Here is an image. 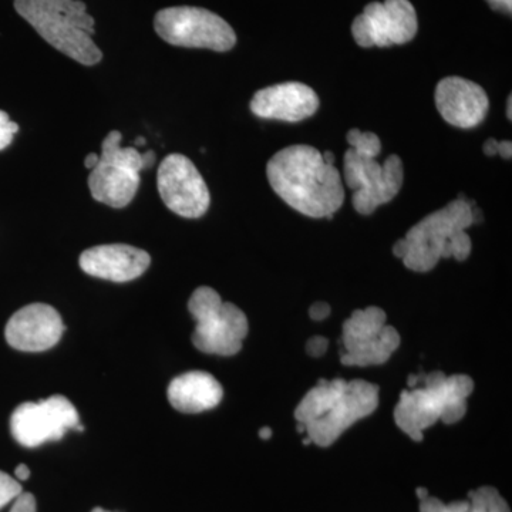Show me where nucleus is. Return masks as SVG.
Wrapping results in <instances>:
<instances>
[{"mask_svg":"<svg viewBox=\"0 0 512 512\" xmlns=\"http://www.w3.org/2000/svg\"><path fill=\"white\" fill-rule=\"evenodd\" d=\"M266 177L276 195L306 217L332 218L345 201L339 171L311 146L298 144L276 153L266 165Z\"/></svg>","mask_w":512,"mask_h":512,"instance_id":"nucleus-1","label":"nucleus"},{"mask_svg":"<svg viewBox=\"0 0 512 512\" xmlns=\"http://www.w3.org/2000/svg\"><path fill=\"white\" fill-rule=\"evenodd\" d=\"M379 386L366 380H319L301 400L295 419L319 447H329L360 419L375 413Z\"/></svg>","mask_w":512,"mask_h":512,"instance_id":"nucleus-2","label":"nucleus"},{"mask_svg":"<svg viewBox=\"0 0 512 512\" xmlns=\"http://www.w3.org/2000/svg\"><path fill=\"white\" fill-rule=\"evenodd\" d=\"M477 217L471 202L460 195L410 228L406 237L393 245V254L414 272H429L443 258L466 261L473 248L466 231L476 224Z\"/></svg>","mask_w":512,"mask_h":512,"instance_id":"nucleus-3","label":"nucleus"},{"mask_svg":"<svg viewBox=\"0 0 512 512\" xmlns=\"http://www.w3.org/2000/svg\"><path fill=\"white\" fill-rule=\"evenodd\" d=\"M474 390L470 376H447L433 372L416 376V386L400 394L394 409L397 426L414 441L423 440L424 430L441 420L454 424L467 413V399Z\"/></svg>","mask_w":512,"mask_h":512,"instance_id":"nucleus-4","label":"nucleus"},{"mask_svg":"<svg viewBox=\"0 0 512 512\" xmlns=\"http://www.w3.org/2000/svg\"><path fill=\"white\" fill-rule=\"evenodd\" d=\"M16 12L50 46L84 66H94L103 53L94 43V19L80 0H13Z\"/></svg>","mask_w":512,"mask_h":512,"instance_id":"nucleus-5","label":"nucleus"},{"mask_svg":"<svg viewBox=\"0 0 512 512\" xmlns=\"http://www.w3.org/2000/svg\"><path fill=\"white\" fill-rule=\"evenodd\" d=\"M154 163V151L141 154L137 148L121 147L120 131H111L101 144L99 164L89 175L92 197L109 207H127L140 187L141 171Z\"/></svg>","mask_w":512,"mask_h":512,"instance_id":"nucleus-6","label":"nucleus"},{"mask_svg":"<svg viewBox=\"0 0 512 512\" xmlns=\"http://www.w3.org/2000/svg\"><path fill=\"white\" fill-rule=\"evenodd\" d=\"M188 311L195 326L192 343L208 355L234 356L248 335V319L234 303L224 302L220 293L201 286L192 293Z\"/></svg>","mask_w":512,"mask_h":512,"instance_id":"nucleus-7","label":"nucleus"},{"mask_svg":"<svg viewBox=\"0 0 512 512\" xmlns=\"http://www.w3.org/2000/svg\"><path fill=\"white\" fill-rule=\"evenodd\" d=\"M154 29L170 45L188 49L228 52L237 43L234 29L221 16L192 6L160 10L154 18Z\"/></svg>","mask_w":512,"mask_h":512,"instance_id":"nucleus-8","label":"nucleus"},{"mask_svg":"<svg viewBox=\"0 0 512 512\" xmlns=\"http://www.w3.org/2000/svg\"><path fill=\"white\" fill-rule=\"evenodd\" d=\"M345 180L353 190V207L362 215H370L387 204L402 190L404 168L399 156L377 163L376 156L350 147L345 153Z\"/></svg>","mask_w":512,"mask_h":512,"instance_id":"nucleus-9","label":"nucleus"},{"mask_svg":"<svg viewBox=\"0 0 512 512\" xmlns=\"http://www.w3.org/2000/svg\"><path fill=\"white\" fill-rule=\"evenodd\" d=\"M386 313L377 306L357 309L343 323L340 356L345 366L383 365L400 346V335L386 323Z\"/></svg>","mask_w":512,"mask_h":512,"instance_id":"nucleus-10","label":"nucleus"},{"mask_svg":"<svg viewBox=\"0 0 512 512\" xmlns=\"http://www.w3.org/2000/svg\"><path fill=\"white\" fill-rule=\"evenodd\" d=\"M79 424L76 407L60 394L42 402L20 404L10 417L12 436L29 448L63 439L67 430L77 429Z\"/></svg>","mask_w":512,"mask_h":512,"instance_id":"nucleus-11","label":"nucleus"},{"mask_svg":"<svg viewBox=\"0 0 512 512\" xmlns=\"http://www.w3.org/2000/svg\"><path fill=\"white\" fill-rule=\"evenodd\" d=\"M419 30L416 9L409 0L369 3L352 25V35L362 47L404 45Z\"/></svg>","mask_w":512,"mask_h":512,"instance_id":"nucleus-12","label":"nucleus"},{"mask_svg":"<svg viewBox=\"0 0 512 512\" xmlns=\"http://www.w3.org/2000/svg\"><path fill=\"white\" fill-rule=\"evenodd\" d=\"M158 192L168 210L183 218H200L211 204L210 190L190 158L170 154L157 174Z\"/></svg>","mask_w":512,"mask_h":512,"instance_id":"nucleus-13","label":"nucleus"},{"mask_svg":"<svg viewBox=\"0 0 512 512\" xmlns=\"http://www.w3.org/2000/svg\"><path fill=\"white\" fill-rule=\"evenodd\" d=\"M64 329L62 316L53 306L32 303L9 319L5 336L20 352H45L59 343Z\"/></svg>","mask_w":512,"mask_h":512,"instance_id":"nucleus-14","label":"nucleus"},{"mask_svg":"<svg viewBox=\"0 0 512 512\" xmlns=\"http://www.w3.org/2000/svg\"><path fill=\"white\" fill-rule=\"evenodd\" d=\"M436 107L451 126L474 128L483 123L490 107L480 84L463 77H446L436 87Z\"/></svg>","mask_w":512,"mask_h":512,"instance_id":"nucleus-15","label":"nucleus"},{"mask_svg":"<svg viewBox=\"0 0 512 512\" xmlns=\"http://www.w3.org/2000/svg\"><path fill=\"white\" fill-rule=\"evenodd\" d=\"M319 97L306 84L288 82L265 87L255 93L251 111L256 117L299 123L309 119L319 109Z\"/></svg>","mask_w":512,"mask_h":512,"instance_id":"nucleus-16","label":"nucleus"},{"mask_svg":"<svg viewBox=\"0 0 512 512\" xmlns=\"http://www.w3.org/2000/svg\"><path fill=\"white\" fill-rule=\"evenodd\" d=\"M151 256L126 244L99 245L80 255V268L94 278L130 282L147 271Z\"/></svg>","mask_w":512,"mask_h":512,"instance_id":"nucleus-17","label":"nucleus"},{"mask_svg":"<svg viewBox=\"0 0 512 512\" xmlns=\"http://www.w3.org/2000/svg\"><path fill=\"white\" fill-rule=\"evenodd\" d=\"M168 400L181 413H201L221 403L224 390L207 372H188L175 377L167 390Z\"/></svg>","mask_w":512,"mask_h":512,"instance_id":"nucleus-18","label":"nucleus"},{"mask_svg":"<svg viewBox=\"0 0 512 512\" xmlns=\"http://www.w3.org/2000/svg\"><path fill=\"white\" fill-rule=\"evenodd\" d=\"M468 512H511L510 505L493 487H481L468 493Z\"/></svg>","mask_w":512,"mask_h":512,"instance_id":"nucleus-19","label":"nucleus"},{"mask_svg":"<svg viewBox=\"0 0 512 512\" xmlns=\"http://www.w3.org/2000/svg\"><path fill=\"white\" fill-rule=\"evenodd\" d=\"M346 138H348L350 147L355 148L357 151L372 154V156L376 157L382 153V143H380V138L375 133H370V131L363 133V131L353 128V130L349 131Z\"/></svg>","mask_w":512,"mask_h":512,"instance_id":"nucleus-20","label":"nucleus"},{"mask_svg":"<svg viewBox=\"0 0 512 512\" xmlns=\"http://www.w3.org/2000/svg\"><path fill=\"white\" fill-rule=\"evenodd\" d=\"M468 501H454L451 504H444L436 497H426L420 501V512H468Z\"/></svg>","mask_w":512,"mask_h":512,"instance_id":"nucleus-21","label":"nucleus"},{"mask_svg":"<svg viewBox=\"0 0 512 512\" xmlns=\"http://www.w3.org/2000/svg\"><path fill=\"white\" fill-rule=\"evenodd\" d=\"M20 493H22V485L19 481L0 471V510L13 503Z\"/></svg>","mask_w":512,"mask_h":512,"instance_id":"nucleus-22","label":"nucleus"},{"mask_svg":"<svg viewBox=\"0 0 512 512\" xmlns=\"http://www.w3.org/2000/svg\"><path fill=\"white\" fill-rule=\"evenodd\" d=\"M19 126L9 119L8 113L0 110V151L5 150L12 143L13 137L18 133Z\"/></svg>","mask_w":512,"mask_h":512,"instance_id":"nucleus-23","label":"nucleus"},{"mask_svg":"<svg viewBox=\"0 0 512 512\" xmlns=\"http://www.w3.org/2000/svg\"><path fill=\"white\" fill-rule=\"evenodd\" d=\"M36 500L30 493H20L18 497L13 500L10 512H36Z\"/></svg>","mask_w":512,"mask_h":512,"instance_id":"nucleus-24","label":"nucleus"},{"mask_svg":"<svg viewBox=\"0 0 512 512\" xmlns=\"http://www.w3.org/2000/svg\"><path fill=\"white\" fill-rule=\"evenodd\" d=\"M329 340L323 338V336H313L312 339L306 343V352L313 357H320L325 355L328 350Z\"/></svg>","mask_w":512,"mask_h":512,"instance_id":"nucleus-25","label":"nucleus"},{"mask_svg":"<svg viewBox=\"0 0 512 512\" xmlns=\"http://www.w3.org/2000/svg\"><path fill=\"white\" fill-rule=\"evenodd\" d=\"M330 311L332 309H330L329 303L316 302L309 309V315H311L313 320H325L329 318Z\"/></svg>","mask_w":512,"mask_h":512,"instance_id":"nucleus-26","label":"nucleus"},{"mask_svg":"<svg viewBox=\"0 0 512 512\" xmlns=\"http://www.w3.org/2000/svg\"><path fill=\"white\" fill-rule=\"evenodd\" d=\"M487 2L488 5L491 6V9L511 15L512 0H487Z\"/></svg>","mask_w":512,"mask_h":512,"instance_id":"nucleus-27","label":"nucleus"},{"mask_svg":"<svg viewBox=\"0 0 512 512\" xmlns=\"http://www.w3.org/2000/svg\"><path fill=\"white\" fill-rule=\"evenodd\" d=\"M498 154H500L504 160H510L512 156L511 141H498Z\"/></svg>","mask_w":512,"mask_h":512,"instance_id":"nucleus-28","label":"nucleus"},{"mask_svg":"<svg viewBox=\"0 0 512 512\" xmlns=\"http://www.w3.org/2000/svg\"><path fill=\"white\" fill-rule=\"evenodd\" d=\"M483 150L488 157H494L495 154H498V141L495 138H488Z\"/></svg>","mask_w":512,"mask_h":512,"instance_id":"nucleus-29","label":"nucleus"},{"mask_svg":"<svg viewBox=\"0 0 512 512\" xmlns=\"http://www.w3.org/2000/svg\"><path fill=\"white\" fill-rule=\"evenodd\" d=\"M15 477H16V480H19V481L28 480V478L30 477L29 467L25 466V464H20V466L16 467Z\"/></svg>","mask_w":512,"mask_h":512,"instance_id":"nucleus-30","label":"nucleus"},{"mask_svg":"<svg viewBox=\"0 0 512 512\" xmlns=\"http://www.w3.org/2000/svg\"><path fill=\"white\" fill-rule=\"evenodd\" d=\"M100 156H97V154H89V156L86 157V160H84V165H86V168H89V170H93L94 167H96L97 164H99Z\"/></svg>","mask_w":512,"mask_h":512,"instance_id":"nucleus-31","label":"nucleus"},{"mask_svg":"<svg viewBox=\"0 0 512 512\" xmlns=\"http://www.w3.org/2000/svg\"><path fill=\"white\" fill-rule=\"evenodd\" d=\"M259 437H261L262 440H269L272 437V430L269 429V427H262L261 430H259Z\"/></svg>","mask_w":512,"mask_h":512,"instance_id":"nucleus-32","label":"nucleus"},{"mask_svg":"<svg viewBox=\"0 0 512 512\" xmlns=\"http://www.w3.org/2000/svg\"><path fill=\"white\" fill-rule=\"evenodd\" d=\"M322 156L326 164L333 165V163H335V156H333V154L330 153V151H326V153L322 154Z\"/></svg>","mask_w":512,"mask_h":512,"instance_id":"nucleus-33","label":"nucleus"},{"mask_svg":"<svg viewBox=\"0 0 512 512\" xmlns=\"http://www.w3.org/2000/svg\"><path fill=\"white\" fill-rule=\"evenodd\" d=\"M416 493L420 501L424 500L426 497H429V491H427L426 488H417Z\"/></svg>","mask_w":512,"mask_h":512,"instance_id":"nucleus-34","label":"nucleus"},{"mask_svg":"<svg viewBox=\"0 0 512 512\" xmlns=\"http://www.w3.org/2000/svg\"><path fill=\"white\" fill-rule=\"evenodd\" d=\"M507 117L508 119H512V99H511V96L508 97V101H507Z\"/></svg>","mask_w":512,"mask_h":512,"instance_id":"nucleus-35","label":"nucleus"},{"mask_svg":"<svg viewBox=\"0 0 512 512\" xmlns=\"http://www.w3.org/2000/svg\"><path fill=\"white\" fill-rule=\"evenodd\" d=\"M144 144H146V140L143 137L137 138L136 146H144Z\"/></svg>","mask_w":512,"mask_h":512,"instance_id":"nucleus-36","label":"nucleus"},{"mask_svg":"<svg viewBox=\"0 0 512 512\" xmlns=\"http://www.w3.org/2000/svg\"><path fill=\"white\" fill-rule=\"evenodd\" d=\"M92 512H110V511L103 510V508H94V510Z\"/></svg>","mask_w":512,"mask_h":512,"instance_id":"nucleus-37","label":"nucleus"}]
</instances>
